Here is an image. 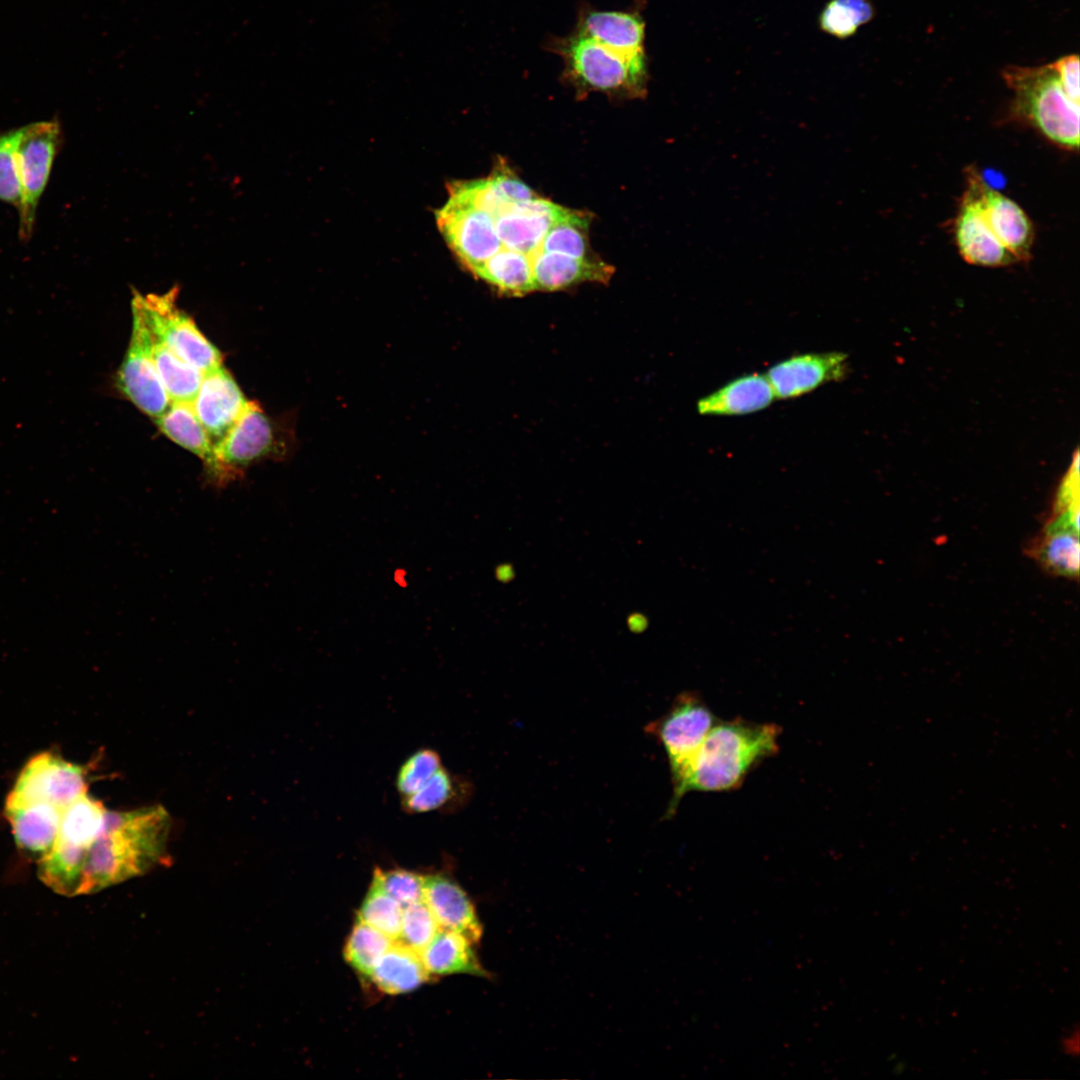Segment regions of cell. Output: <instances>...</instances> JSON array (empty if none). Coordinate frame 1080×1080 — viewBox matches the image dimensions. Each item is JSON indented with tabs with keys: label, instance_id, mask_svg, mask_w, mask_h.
Segmentation results:
<instances>
[{
	"label": "cell",
	"instance_id": "2",
	"mask_svg": "<svg viewBox=\"0 0 1080 1080\" xmlns=\"http://www.w3.org/2000/svg\"><path fill=\"white\" fill-rule=\"evenodd\" d=\"M781 729L774 723L744 719L717 720L677 790L665 817H672L689 792H723L737 789L763 760L779 750Z\"/></svg>",
	"mask_w": 1080,
	"mask_h": 1080
},
{
	"label": "cell",
	"instance_id": "32",
	"mask_svg": "<svg viewBox=\"0 0 1080 1080\" xmlns=\"http://www.w3.org/2000/svg\"><path fill=\"white\" fill-rule=\"evenodd\" d=\"M1056 72L1067 97L1080 104L1079 57L1077 54L1063 56L1049 64Z\"/></svg>",
	"mask_w": 1080,
	"mask_h": 1080
},
{
	"label": "cell",
	"instance_id": "33",
	"mask_svg": "<svg viewBox=\"0 0 1080 1080\" xmlns=\"http://www.w3.org/2000/svg\"><path fill=\"white\" fill-rule=\"evenodd\" d=\"M1071 1032L1072 1033H1070L1069 1035H1066L1064 1037V1039L1062 1040V1048L1068 1054L1077 1055L1078 1054V1047H1079L1078 1030L1076 1029L1075 1031H1071Z\"/></svg>",
	"mask_w": 1080,
	"mask_h": 1080
},
{
	"label": "cell",
	"instance_id": "21",
	"mask_svg": "<svg viewBox=\"0 0 1080 1080\" xmlns=\"http://www.w3.org/2000/svg\"><path fill=\"white\" fill-rule=\"evenodd\" d=\"M1040 565L1051 573L1077 577L1079 573V530L1049 522L1030 550Z\"/></svg>",
	"mask_w": 1080,
	"mask_h": 1080
},
{
	"label": "cell",
	"instance_id": "11",
	"mask_svg": "<svg viewBox=\"0 0 1080 1080\" xmlns=\"http://www.w3.org/2000/svg\"><path fill=\"white\" fill-rule=\"evenodd\" d=\"M248 402L230 372L220 365L203 373L191 405L213 443L217 444L240 418Z\"/></svg>",
	"mask_w": 1080,
	"mask_h": 1080
},
{
	"label": "cell",
	"instance_id": "18",
	"mask_svg": "<svg viewBox=\"0 0 1080 1080\" xmlns=\"http://www.w3.org/2000/svg\"><path fill=\"white\" fill-rule=\"evenodd\" d=\"M612 274L613 268L598 259L559 253L544 252L533 264L535 288L541 291L562 290L586 281L607 282Z\"/></svg>",
	"mask_w": 1080,
	"mask_h": 1080
},
{
	"label": "cell",
	"instance_id": "12",
	"mask_svg": "<svg viewBox=\"0 0 1080 1080\" xmlns=\"http://www.w3.org/2000/svg\"><path fill=\"white\" fill-rule=\"evenodd\" d=\"M847 358L842 352L794 355L773 365L766 376L776 399L795 398L845 377Z\"/></svg>",
	"mask_w": 1080,
	"mask_h": 1080
},
{
	"label": "cell",
	"instance_id": "1",
	"mask_svg": "<svg viewBox=\"0 0 1080 1080\" xmlns=\"http://www.w3.org/2000/svg\"><path fill=\"white\" fill-rule=\"evenodd\" d=\"M171 818L161 805L106 811L103 825L86 850L77 880L78 895L137 877L164 857Z\"/></svg>",
	"mask_w": 1080,
	"mask_h": 1080
},
{
	"label": "cell",
	"instance_id": "29",
	"mask_svg": "<svg viewBox=\"0 0 1080 1080\" xmlns=\"http://www.w3.org/2000/svg\"><path fill=\"white\" fill-rule=\"evenodd\" d=\"M438 930V924L424 901L403 907L398 941L420 953L432 941Z\"/></svg>",
	"mask_w": 1080,
	"mask_h": 1080
},
{
	"label": "cell",
	"instance_id": "8",
	"mask_svg": "<svg viewBox=\"0 0 1080 1080\" xmlns=\"http://www.w3.org/2000/svg\"><path fill=\"white\" fill-rule=\"evenodd\" d=\"M716 718L703 699L695 693L678 696L671 708L647 730L662 744L667 755L673 792L684 781L691 763Z\"/></svg>",
	"mask_w": 1080,
	"mask_h": 1080
},
{
	"label": "cell",
	"instance_id": "9",
	"mask_svg": "<svg viewBox=\"0 0 1080 1080\" xmlns=\"http://www.w3.org/2000/svg\"><path fill=\"white\" fill-rule=\"evenodd\" d=\"M131 309V336L115 385L126 399L155 419L169 408L171 400L150 354V331L139 309L132 303Z\"/></svg>",
	"mask_w": 1080,
	"mask_h": 1080
},
{
	"label": "cell",
	"instance_id": "31",
	"mask_svg": "<svg viewBox=\"0 0 1080 1080\" xmlns=\"http://www.w3.org/2000/svg\"><path fill=\"white\" fill-rule=\"evenodd\" d=\"M18 139L19 129L0 134V200L17 209L21 200L16 157Z\"/></svg>",
	"mask_w": 1080,
	"mask_h": 1080
},
{
	"label": "cell",
	"instance_id": "22",
	"mask_svg": "<svg viewBox=\"0 0 1080 1080\" xmlns=\"http://www.w3.org/2000/svg\"><path fill=\"white\" fill-rule=\"evenodd\" d=\"M150 334V354L171 402L192 404L204 372L184 361Z\"/></svg>",
	"mask_w": 1080,
	"mask_h": 1080
},
{
	"label": "cell",
	"instance_id": "14",
	"mask_svg": "<svg viewBox=\"0 0 1080 1080\" xmlns=\"http://www.w3.org/2000/svg\"><path fill=\"white\" fill-rule=\"evenodd\" d=\"M423 901L439 929L459 933L472 944L479 943L481 922L470 898L455 880L442 873L424 875Z\"/></svg>",
	"mask_w": 1080,
	"mask_h": 1080
},
{
	"label": "cell",
	"instance_id": "20",
	"mask_svg": "<svg viewBox=\"0 0 1080 1080\" xmlns=\"http://www.w3.org/2000/svg\"><path fill=\"white\" fill-rule=\"evenodd\" d=\"M430 976L419 952L394 941L377 962L370 979L382 992L397 995L416 990Z\"/></svg>",
	"mask_w": 1080,
	"mask_h": 1080
},
{
	"label": "cell",
	"instance_id": "15",
	"mask_svg": "<svg viewBox=\"0 0 1080 1080\" xmlns=\"http://www.w3.org/2000/svg\"><path fill=\"white\" fill-rule=\"evenodd\" d=\"M978 186L991 230L1017 262L1028 261L1034 243L1030 218L1015 201L989 187L981 176Z\"/></svg>",
	"mask_w": 1080,
	"mask_h": 1080
},
{
	"label": "cell",
	"instance_id": "6",
	"mask_svg": "<svg viewBox=\"0 0 1080 1080\" xmlns=\"http://www.w3.org/2000/svg\"><path fill=\"white\" fill-rule=\"evenodd\" d=\"M178 289L143 295L134 291L131 303L160 342L202 372L222 365V354L177 305Z\"/></svg>",
	"mask_w": 1080,
	"mask_h": 1080
},
{
	"label": "cell",
	"instance_id": "5",
	"mask_svg": "<svg viewBox=\"0 0 1080 1080\" xmlns=\"http://www.w3.org/2000/svg\"><path fill=\"white\" fill-rule=\"evenodd\" d=\"M292 441L289 429L267 415L257 402L249 401L240 418L215 444L224 485L240 478L252 464L286 457Z\"/></svg>",
	"mask_w": 1080,
	"mask_h": 1080
},
{
	"label": "cell",
	"instance_id": "13",
	"mask_svg": "<svg viewBox=\"0 0 1080 1080\" xmlns=\"http://www.w3.org/2000/svg\"><path fill=\"white\" fill-rule=\"evenodd\" d=\"M575 32L630 59H647L645 22L638 10L606 11L591 7L579 10Z\"/></svg>",
	"mask_w": 1080,
	"mask_h": 1080
},
{
	"label": "cell",
	"instance_id": "7",
	"mask_svg": "<svg viewBox=\"0 0 1080 1080\" xmlns=\"http://www.w3.org/2000/svg\"><path fill=\"white\" fill-rule=\"evenodd\" d=\"M62 143L59 121L45 120L19 128L16 150L21 200L18 208L21 241L33 234L36 210Z\"/></svg>",
	"mask_w": 1080,
	"mask_h": 1080
},
{
	"label": "cell",
	"instance_id": "27",
	"mask_svg": "<svg viewBox=\"0 0 1080 1080\" xmlns=\"http://www.w3.org/2000/svg\"><path fill=\"white\" fill-rule=\"evenodd\" d=\"M875 14L870 0H830L819 15V26L839 39L848 38Z\"/></svg>",
	"mask_w": 1080,
	"mask_h": 1080
},
{
	"label": "cell",
	"instance_id": "3",
	"mask_svg": "<svg viewBox=\"0 0 1080 1080\" xmlns=\"http://www.w3.org/2000/svg\"><path fill=\"white\" fill-rule=\"evenodd\" d=\"M1002 77L1013 91V116L1057 146L1077 151L1079 147V105L1065 94L1056 72L1048 65L1024 67L1008 65Z\"/></svg>",
	"mask_w": 1080,
	"mask_h": 1080
},
{
	"label": "cell",
	"instance_id": "28",
	"mask_svg": "<svg viewBox=\"0 0 1080 1080\" xmlns=\"http://www.w3.org/2000/svg\"><path fill=\"white\" fill-rule=\"evenodd\" d=\"M443 766L440 754L423 747L410 754L400 765L395 787L400 798L406 797L422 787Z\"/></svg>",
	"mask_w": 1080,
	"mask_h": 1080
},
{
	"label": "cell",
	"instance_id": "16",
	"mask_svg": "<svg viewBox=\"0 0 1080 1080\" xmlns=\"http://www.w3.org/2000/svg\"><path fill=\"white\" fill-rule=\"evenodd\" d=\"M153 421L162 434L203 462L206 473L214 484L224 485L215 444L198 420L191 404L171 402L169 408Z\"/></svg>",
	"mask_w": 1080,
	"mask_h": 1080
},
{
	"label": "cell",
	"instance_id": "17",
	"mask_svg": "<svg viewBox=\"0 0 1080 1080\" xmlns=\"http://www.w3.org/2000/svg\"><path fill=\"white\" fill-rule=\"evenodd\" d=\"M776 399L766 374L736 378L697 403L702 415L732 416L762 410Z\"/></svg>",
	"mask_w": 1080,
	"mask_h": 1080
},
{
	"label": "cell",
	"instance_id": "19",
	"mask_svg": "<svg viewBox=\"0 0 1080 1080\" xmlns=\"http://www.w3.org/2000/svg\"><path fill=\"white\" fill-rule=\"evenodd\" d=\"M472 943L459 933L439 929L432 941L420 952L430 975L469 974L489 978Z\"/></svg>",
	"mask_w": 1080,
	"mask_h": 1080
},
{
	"label": "cell",
	"instance_id": "4",
	"mask_svg": "<svg viewBox=\"0 0 1080 1080\" xmlns=\"http://www.w3.org/2000/svg\"><path fill=\"white\" fill-rule=\"evenodd\" d=\"M547 48L561 57L566 79L583 92L629 97L646 93L647 59L624 57L576 32L552 38Z\"/></svg>",
	"mask_w": 1080,
	"mask_h": 1080
},
{
	"label": "cell",
	"instance_id": "25",
	"mask_svg": "<svg viewBox=\"0 0 1080 1080\" xmlns=\"http://www.w3.org/2000/svg\"><path fill=\"white\" fill-rule=\"evenodd\" d=\"M393 942L382 932L356 919L343 955L355 971L370 978L377 962Z\"/></svg>",
	"mask_w": 1080,
	"mask_h": 1080
},
{
	"label": "cell",
	"instance_id": "30",
	"mask_svg": "<svg viewBox=\"0 0 1080 1080\" xmlns=\"http://www.w3.org/2000/svg\"><path fill=\"white\" fill-rule=\"evenodd\" d=\"M372 878L402 907L423 901L422 874L402 868L383 870L375 867Z\"/></svg>",
	"mask_w": 1080,
	"mask_h": 1080
},
{
	"label": "cell",
	"instance_id": "23",
	"mask_svg": "<svg viewBox=\"0 0 1080 1080\" xmlns=\"http://www.w3.org/2000/svg\"><path fill=\"white\" fill-rule=\"evenodd\" d=\"M468 784L442 766L422 787L400 798L401 808L408 814L455 809L463 804L469 793Z\"/></svg>",
	"mask_w": 1080,
	"mask_h": 1080
},
{
	"label": "cell",
	"instance_id": "26",
	"mask_svg": "<svg viewBox=\"0 0 1080 1080\" xmlns=\"http://www.w3.org/2000/svg\"><path fill=\"white\" fill-rule=\"evenodd\" d=\"M403 907L388 895L372 878L369 889L357 913L360 920L398 941L401 933Z\"/></svg>",
	"mask_w": 1080,
	"mask_h": 1080
},
{
	"label": "cell",
	"instance_id": "24",
	"mask_svg": "<svg viewBox=\"0 0 1080 1080\" xmlns=\"http://www.w3.org/2000/svg\"><path fill=\"white\" fill-rule=\"evenodd\" d=\"M474 275L507 295L524 296L536 291L532 262L521 254L498 252Z\"/></svg>",
	"mask_w": 1080,
	"mask_h": 1080
},
{
	"label": "cell",
	"instance_id": "10",
	"mask_svg": "<svg viewBox=\"0 0 1080 1080\" xmlns=\"http://www.w3.org/2000/svg\"><path fill=\"white\" fill-rule=\"evenodd\" d=\"M980 175L970 169L968 185L954 221V238L960 256L969 264L1002 267L1016 263L991 230L983 210Z\"/></svg>",
	"mask_w": 1080,
	"mask_h": 1080
}]
</instances>
